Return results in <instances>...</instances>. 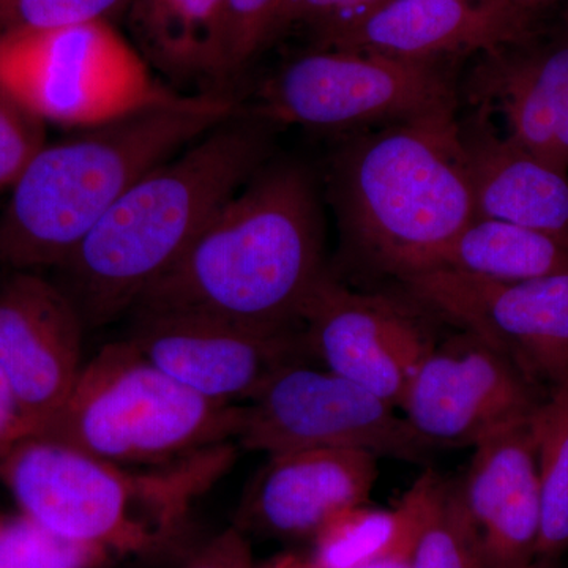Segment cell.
Segmentation results:
<instances>
[{
  "mask_svg": "<svg viewBox=\"0 0 568 568\" xmlns=\"http://www.w3.org/2000/svg\"><path fill=\"white\" fill-rule=\"evenodd\" d=\"M276 126L241 106L133 183L55 268L85 328L129 316L213 215L271 160Z\"/></svg>",
  "mask_w": 568,
  "mask_h": 568,
  "instance_id": "1",
  "label": "cell"
},
{
  "mask_svg": "<svg viewBox=\"0 0 568 568\" xmlns=\"http://www.w3.org/2000/svg\"><path fill=\"white\" fill-rule=\"evenodd\" d=\"M324 264L323 216L302 164L267 163L213 215L129 316L197 315L301 327Z\"/></svg>",
  "mask_w": 568,
  "mask_h": 568,
  "instance_id": "2",
  "label": "cell"
},
{
  "mask_svg": "<svg viewBox=\"0 0 568 568\" xmlns=\"http://www.w3.org/2000/svg\"><path fill=\"white\" fill-rule=\"evenodd\" d=\"M237 110L234 99L189 95L48 142L0 212V264L55 271L134 182Z\"/></svg>",
  "mask_w": 568,
  "mask_h": 568,
  "instance_id": "3",
  "label": "cell"
},
{
  "mask_svg": "<svg viewBox=\"0 0 568 568\" xmlns=\"http://www.w3.org/2000/svg\"><path fill=\"white\" fill-rule=\"evenodd\" d=\"M233 443L166 466L136 469L29 436L0 457V480L20 514L73 544L111 556L179 551L194 504L233 466Z\"/></svg>",
  "mask_w": 568,
  "mask_h": 568,
  "instance_id": "4",
  "label": "cell"
},
{
  "mask_svg": "<svg viewBox=\"0 0 568 568\" xmlns=\"http://www.w3.org/2000/svg\"><path fill=\"white\" fill-rule=\"evenodd\" d=\"M331 189L347 245L398 280L432 267L476 219L455 112L347 142L332 162Z\"/></svg>",
  "mask_w": 568,
  "mask_h": 568,
  "instance_id": "5",
  "label": "cell"
},
{
  "mask_svg": "<svg viewBox=\"0 0 568 568\" xmlns=\"http://www.w3.org/2000/svg\"><path fill=\"white\" fill-rule=\"evenodd\" d=\"M241 424L242 405L194 394L123 338L84 365L58 416L37 436L115 465L156 467L235 443Z\"/></svg>",
  "mask_w": 568,
  "mask_h": 568,
  "instance_id": "6",
  "label": "cell"
},
{
  "mask_svg": "<svg viewBox=\"0 0 568 568\" xmlns=\"http://www.w3.org/2000/svg\"><path fill=\"white\" fill-rule=\"evenodd\" d=\"M0 85L47 125L85 130L182 102L114 22L0 39Z\"/></svg>",
  "mask_w": 568,
  "mask_h": 568,
  "instance_id": "7",
  "label": "cell"
},
{
  "mask_svg": "<svg viewBox=\"0 0 568 568\" xmlns=\"http://www.w3.org/2000/svg\"><path fill=\"white\" fill-rule=\"evenodd\" d=\"M455 104L439 61L312 48L283 63L241 110L275 126L357 130L455 112Z\"/></svg>",
  "mask_w": 568,
  "mask_h": 568,
  "instance_id": "8",
  "label": "cell"
},
{
  "mask_svg": "<svg viewBox=\"0 0 568 568\" xmlns=\"http://www.w3.org/2000/svg\"><path fill=\"white\" fill-rule=\"evenodd\" d=\"M235 443L267 457L346 448L407 463L436 450L386 399L308 362L284 366L242 405Z\"/></svg>",
  "mask_w": 568,
  "mask_h": 568,
  "instance_id": "9",
  "label": "cell"
},
{
  "mask_svg": "<svg viewBox=\"0 0 568 568\" xmlns=\"http://www.w3.org/2000/svg\"><path fill=\"white\" fill-rule=\"evenodd\" d=\"M410 297L551 390L568 379V271L497 283L432 268L402 280Z\"/></svg>",
  "mask_w": 568,
  "mask_h": 568,
  "instance_id": "10",
  "label": "cell"
},
{
  "mask_svg": "<svg viewBox=\"0 0 568 568\" xmlns=\"http://www.w3.org/2000/svg\"><path fill=\"white\" fill-rule=\"evenodd\" d=\"M547 395L503 354L462 332L429 347L399 410L436 450L474 448L529 422Z\"/></svg>",
  "mask_w": 568,
  "mask_h": 568,
  "instance_id": "11",
  "label": "cell"
},
{
  "mask_svg": "<svg viewBox=\"0 0 568 568\" xmlns=\"http://www.w3.org/2000/svg\"><path fill=\"white\" fill-rule=\"evenodd\" d=\"M126 339L183 387L244 405L284 366L312 357L304 328H263L197 315L132 316Z\"/></svg>",
  "mask_w": 568,
  "mask_h": 568,
  "instance_id": "12",
  "label": "cell"
},
{
  "mask_svg": "<svg viewBox=\"0 0 568 568\" xmlns=\"http://www.w3.org/2000/svg\"><path fill=\"white\" fill-rule=\"evenodd\" d=\"M301 324L310 354L325 369L398 410L418 364L433 346L394 302L354 293L328 271L306 297Z\"/></svg>",
  "mask_w": 568,
  "mask_h": 568,
  "instance_id": "13",
  "label": "cell"
},
{
  "mask_svg": "<svg viewBox=\"0 0 568 568\" xmlns=\"http://www.w3.org/2000/svg\"><path fill=\"white\" fill-rule=\"evenodd\" d=\"M84 321L65 291L40 272L0 283V369L40 435L69 398L84 362Z\"/></svg>",
  "mask_w": 568,
  "mask_h": 568,
  "instance_id": "14",
  "label": "cell"
},
{
  "mask_svg": "<svg viewBox=\"0 0 568 568\" xmlns=\"http://www.w3.org/2000/svg\"><path fill=\"white\" fill-rule=\"evenodd\" d=\"M377 462L369 452L346 448L268 455L245 489L235 528L313 538L339 511L368 503L379 474Z\"/></svg>",
  "mask_w": 568,
  "mask_h": 568,
  "instance_id": "15",
  "label": "cell"
},
{
  "mask_svg": "<svg viewBox=\"0 0 568 568\" xmlns=\"http://www.w3.org/2000/svg\"><path fill=\"white\" fill-rule=\"evenodd\" d=\"M532 13L515 0H387L331 48L443 62L525 43Z\"/></svg>",
  "mask_w": 568,
  "mask_h": 568,
  "instance_id": "16",
  "label": "cell"
},
{
  "mask_svg": "<svg viewBox=\"0 0 568 568\" xmlns=\"http://www.w3.org/2000/svg\"><path fill=\"white\" fill-rule=\"evenodd\" d=\"M459 487L476 529L480 568H536L540 489L530 420L474 447Z\"/></svg>",
  "mask_w": 568,
  "mask_h": 568,
  "instance_id": "17",
  "label": "cell"
},
{
  "mask_svg": "<svg viewBox=\"0 0 568 568\" xmlns=\"http://www.w3.org/2000/svg\"><path fill=\"white\" fill-rule=\"evenodd\" d=\"M473 84L477 102L506 119L507 138L568 173V44L485 52Z\"/></svg>",
  "mask_w": 568,
  "mask_h": 568,
  "instance_id": "18",
  "label": "cell"
},
{
  "mask_svg": "<svg viewBox=\"0 0 568 568\" xmlns=\"http://www.w3.org/2000/svg\"><path fill=\"white\" fill-rule=\"evenodd\" d=\"M476 216L568 241V173L499 136L481 115L459 125Z\"/></svg>",
  "mask_w": 568,
  "mask_h": 568,
  "instance_id": "19",
  "label": "cell"
},
{
  "mask_svg": "<svg viewBox=\"0 0 568 568\" xmlns=\"http://www.w3.org/2000/svg\"><path fill=\"white\" fill-rule=\"evenodd\" d=\"M224 6L226 0H134L125 20L134 47L171 88L222 97L215 44Z\"/></svg>",
  "mask_w": 568,
  "mask_h": 568,
  "instance_id": "20",
  "label": "cell"
},
{
  "mask_svg": "<svg viewBox=\"0 0 568 568\" xmlns=\"http://www.w3.org/2000/svg\"><path fill=\"white\" fill-rule=\"evenodd\" d=\"M432 268L487 282H528L568 271V241L519 224L476 216L426 271Z\"/></svg>",
  "mask_w": 568,
  "mask_h": 568,
  "instance_id": "21",
  "label": "cell"
},
{
  "mask_svg": "<svg viewBox=\"0 0 568 568\" xmlns=\"http://www.w3.org/2000/svg\"><path fill=\"white\" fill-rule=\"evenodd\" d=\"M422 491L418 481L392 510L362 506L346 508L313 537L312 568H361L410 551Z\"/></svg>",
  "mask_w": 568,
  "mask_h": 568,
  "instance_id": "22",
  "label": "cell"
},
{
  "mask_svg": "<svg viewBox=\"0 0 568 568\" xmlns=\"http://www.w3.org/2000/svg\"><path fill=\"white\" fill-rule=\"evenodd\" d=\"M540 489L536 568H560L568 555V379L530 418Z\"/></svg>",
  "mask_w": 568,
  "mask_h": 568,
  "instance_id": "23",
  "label": "cell"
},
{
  "mask_svg": "<svg viewBox=\"0 0 568 568\" xmlns=\"http://www.w3.org/2000/svg\"><path fill=\"white\" fill-rule=\"evenodd\" d=\"M417 481L422 507L410 545V568H480L477 534L459 478H444L428 469Z\"/></svg>",
  "mask_w": 568,
  "mask_h": 568,
  "instance_id": "24",
  "label": "cell"
},
{
  "mask_svg": "<svg viewBox=\"0 0 568 568\" xmlns=\"http://www.w3.org/2000/svg\"><path fill=\"white\" fill-rule=\"evenodd\" d=\"M283 0H226L215 44L216 89L230 97L254 59L272 44Z\"/></svg>",
  "mask_w": 568,
  "mask_h": 568,
  "instance_id": "25",
  "label": "cell"
},
{
  "mask_svg": "<svg viewBox=\"0 0 568 568\" xmlns=\"http://www.w3.org/2000/svg\"><path fill=\"white\" fill-rule=\"evenodd\" d=\"M111 556L54 536L31 518H0V568H108Z\"/></svg>",
  "mask_w": 568,
  "mask_h": 568,
  "instance_id": "26",
  "label": "cell"
},
{
  "mask_svg": "<svg viewBox=\"0 0 568 568\" xmlns=\"http://www.w3.org/2000/svg\"><path fill=\"white\" fill-rule=\"evenodd\" d=\"M134 0H0V39L85 22H118Z\"/></svg>",
  "mask_w": 568,
  "mask_h": 568,
  "instance_id": "27",
  "label": "cell"
},
{
  "mask_svg": "<svg viewBox=\"0 0 568 568\" xmlns=\"http://www.w3.org/2000/svg\"><path fill=\"white\" fill-rule=\"evenodd\" d=\"M387 0H283L272 43L291 32H304L313 48H331Z\"/></svg>",
  "mask_w": 568,
  "mask_h": 568,
  "instance_id": "28",
  "label": "cell"
},
{
  "mask_svg": "<svg viewBox=\"0 0 568 568\" xmlns=\"http://www.w3.org/2000/svg\"><path fill=\"white\" fill-rule=\"evenodd\" d=\"M48 125L0 85V193H9L48 144Z\"/></svg>",
  "mask_w": 568,
  "mask_h": 568,
  "instance_id": "29",
  "label": "cell"
},
{
  "mask_svg": "<svg viewBox=\"0 0 568 568\" xmlns=\"http://www.w3.org/2000/svg\"><path fill=\"white\" fill-rule=\"evenodd\" d=\"M182 568H254L252 547L245 534L233 526L190 552Z\"/></svg>",
  "mask_w": 568,
  "mask_h": 568,
  "instance_id": "30",
  "label": "cell"
},
{
  "mask_svg": "<svg viewBox=\"0 0 568 568\" xmlns=\"http://www.w3.org/2000/svg\"><path fill=\"white\" fill-rule=\"evenodd\" d=\"M29 436H33L32 426L9 379L0 369V457L14 444Z\"/></svg>",
  "mask_w": 568,
  "mask_h": 568,
  "instance_id": "31",
  "label": "cell"
},
{
  "mask_svg": "<svg viewBox=\"0 0 568 568\" xmlns=\"http://www.w3.org/2000/svg\"><path fill=\"white\" fill-rule=\"evenodd\" d=\"M361 568H410L409 552L406 555L390 556V558L376 560V562L368 564V566Z\"/></svg>",
  "mask_w": 568,
  "mask_h": 568,
  "instance_id": "32",
  "label": "cell"
},
{
  "mask_svg": "<svg viewBox=\"0 0 568 568\" xmlns=\"http://www.w3.org/2000/svg\"><path fill=\"white\" fill-rule=\"evenodd\" d=\"M515 2H517L518 6L525 7V9L534 11L537 9L538 6H541V3L547 2V0H515Z\"/></svg>",
  "mask_w": 568,
  "mask_h": 568,
  "instance_id": "33",
  "label": "cell"
},
{
  "mask_svg": "<svg viewBox=\"0 0 568 568\" xmlns=\"http://www.w3.org/2000/svg\"><path fill=\"white\" fill-rule=\"evenodd\" d=\"M272 568H312L310 567V564L308 566H304V564H298V562H295V560H283V562H278L276 564V566L272 567Z\"/></svg>",
  "mask_w": 568,
  "mask_h": 568,
  "instance_id": "34",
  "label": "cell"
}]
</instances>
